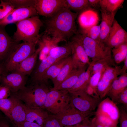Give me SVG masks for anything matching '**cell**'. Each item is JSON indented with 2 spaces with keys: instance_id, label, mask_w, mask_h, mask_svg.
I'll return each mask as SVG.
<instances>
[{
  "instance_id": "cell-1",
  "label": "cell",
  "mask_w": 127,
  "mask_h": 127,
  "mask_svg": "<svg viewBox=\"0 0 127 127\" xmlns=\"http://www.w3.org/2000/svg\"><path fill=\"white\" fill-rule=\"evenodd\" d=\"M78 14L66 5L45 21L44 33L59 42L68 41L77 32L75 21Z\"/></svg>"
},
{
  "instance_id": "cell-2",
  "label": "cell",
  "mask_w": 127,
  "mask_h": 127,
  "mask_svg": "<svg viewBox=\"0 0 127 127\" xmlns=\"http://www.w3.org/2000/svg\"><path fill=\"white\" fill-rule=\"evenodd\" d=\"M50 89L47 85L31 83L17 92L12 94L24 102L26 106L42 108Z\"/></svg>"
},
{
  "instance_id": "cell-3",
  "label": "cell",
  "mask_w": 127,
  "mask_h": 127,
  "mask_svg": "<svg viewBox=\"0 0 127 127\" xmlns=\"http://www.w3.org/2000/svg\"><path fill=\"white\" fill-rule=\"evenodd\" d=\"M43 25L38 15L18 21L16 23V29L13 39L17 42H26L39 37L40 30Z\"/></svg>"
},
{
  "instance_id": "cell-4",
  "label": "cell",
  "mask_w": 127,
  "mask_h": 127,
  "mask_svg": "<svg viewBox=\"0 0 127 127\" xmlns=\"http://www.w3.org/2000/svg\"><path fill=\"white\" fill-rule=\"evenodd\" d=\"M40 36L32 40L19 44L2 66L3 72L13 71L19 63L33 54L36 50V46Z\"/></svg>"
},
{
  "instance_id": "cell-5",
  "label": "cell",
  "mask_w": 127,
  "mask_h": 127,
  "mask_svg": "<svg viewBox=\"0 0 127 127\" xmlns=\"http://www.w3.org/2000/svg\"><path fill=\"white\" fill-rule=\"evenodd\" d=\"M74 36L81 44L88 56L91 59L92 62L113 58L112 49L105 44L98 43L80 32H77Z\"/></svg>"
},
{
  "instance_id": "cell-6",
  "label": "cell",
  "mask_w": 127,
  "mask_h": 127,
  "mask_svg": "<svg viewBox=\"0 0 127 127\" xmlns=\"http://www.w3.org/2000/svg\"><path fill=\"white\" fill-rule=\"evenodd\" d=\"M70 101V95L67 90L50 89L47 93L42 107L48 113L56 114L67 105Z\"/></svg>"
},
{
  "instance_id": "cell-7",
  "label": "cell",
  "mask_w": 127,
  "mask_h": 127,
  "mask_svg": "<svg viewBox=\"0 0 127 127\" xmlns=\"http://www.w3.org/2000/svg\"><path fill=\"white\" fill-rule=\"evenodd\" d=\"M68 91L70 95V103L76 109L82 112L93 111L101 101L100 99L90 96L84 90Z\"/></svg>"
},
{
  "instance_id": "cell-8",
  "label": "cell",
  "mask_w": 127,
  "mask_h": 127,
  "mask_svg": "<svg viewBox=\"0 0 127 127\" xmlns=\"http://www.w3.org/2000/svg\"><path fill=\"white\" fill-rule=\"evenodd\" d=\"M95 112L83 113L76 109L69 103L58 113L52 115L64 126L79 123L87 118L95 114Z\"/></svg>"
},
{
  "instance_id": "cell-9",
  "label": "cell",
  "mask_w": 127,
  "mask_h": 127,
  "mask_svg": "<svg viewBox=\"0 0 127 127\" xmlns=\"http://www.w3.org/2000/svg\"><path fill=\"white\" fill-rule=\"evenodd\" d=\"M121 68L120 66H110L102 74L97 88L101 99L106 96L113 81L121 74Z\"/></svg>"
},
{
  "instance_id": "cell-10",
  "label": "cell",
  "mask_w": 127,
  "mask_h": 127,
  "mask_svg": "<svg viewBox=\"0 0 127 127\" xmlns=\"http://www.w3.org/2000/svg\"><path fill=\"white\" fill-rule=\"evenodd\" d=\"M27 81L26 76L17 72H3L0 83L7 86L12 93H15L25 86Z\"/></svg>"
},
{
  "instance_id": "cell-11",
  "label": "cell",
  "mask_w": 127,
  "mask_h": 127,
  "mask_svg": "<svg viewBox=\"0 0 127 127\" xmlns=\"http://www.w3.org/2000/svg\"><path fill=\"white\" fill-rule=\"evenodd\" d=\"M65 6V0H36L35 7L38 14L49 18Z\"/></svg>"
},
{
  "instance_id": "cell-12",
  "label": "cell",
  "mask_w": 127,
  "mask_h": 127,
  "mask_svg": "<svg viewBox=\"0 0 127 127\" xmlns=\"http://www.w3.org/2000/svg\"><path fill=\"white\" fill-rule=\"evenodd\" d=\"M38 15L34 7L14 9L4 18L0 20V26H5L10 24L16 23Z\"/></svg>"
},
{
  "instance_id": "cell-13",
  "label": "cell",
  "mask_w": 127,
  "mask_h": 127,
  "mask_svg": "<svg viewBox=\"0 0 127 127\" xmlns=\"http://www.w3.org/2000/svg\"><path fill=\"white\" fill-rule=\"evenodd\" d=\"M19 44L0 26V65L2 66Z\"/></svg>"
},
{
  "instance_id": "cell-14",
  "label": "cell",
  "mask_w": 127,
  "mask_h": 127,
  "mask_svg": "<svg viewBox=\"0 0 127 127\" xmlns=\"http://www.w3.org/2000/svg\"><path fill=\"white\" fill-rule=\"evenodd\" d=\"M127 42V32L115 19L105 44L112 49Z\"/></svg>"
},
{
  "instance_id": "cell-15",
  "label": "cell",
  "mask_w": 127,
  "mask_h": 127,
  "mask_svg": "<svg viewBox=\"0 0 127 127\" xmlns=\"http://www.w3.org/2000/svg\"><path fill=\"white\" fill-rule=\"evenodd\" d=\"M95 114L103 115L117 125L119 117V109L117 105L109 97L101 101Z\"/></svg>"
},
{
  "instance_id": "cell-16",
  "label": "cell",
  "mask_w": 127,
  "mask_h": 127,
  "mask_svg": "<svg viewBox=\"0 0 127 127\" xmlns=\"http://www.w3.org/2000/svg\"><path fill=\"white\" fill-rule=\"evenodd\" d=\"M60 60L48 55L38 63H36L31 75V83L40 84L43 76L47 69L52 65Z\"/></svg>"
},
{
  "instance_id": "cell-17",
  "label": "cell",
  "mask_w": 127,
  "mask_h": 127,
  "mask_svg": "<svg viewBox=\"0 0 127 127\" xmlns=\"http://www.w3.org/2000/svg\"><path fill=\"white\" fill-rule=\"evenodd\" d=\"M100 10L102 20L100 25V39L101 42L105 44L111 28L116 12H110L101 9Z\"/></svg>"
},
{
  "instance_id": "cell-18",
  "label": "cell",
  "mask_w": 127,
  "mask_h": 127,
  "mask_svg": "<svg viewBox=\"0 0 127 127\" xmlns=\"http://www.w3.org/2000/svg\"><path fill=\"white\" fill-rule=\"evenodd\" d=\"M67 42L70 44L72 50L71 56L73 59L82 64H90L89 58L86 54L79 42L75 36L72 38L71 41Z\"/></svg>"
},
{
  "instance_id": "cell-19",
  "label": "cell",
  "mask_w": 127,
  "mask_h": 127,
  "mask_svg": "<svg viewBox=\"0 0 127 127\" xmlns=\"http://www.w3.org/2000/svg\"><path fill=\"white\" fill-rule=\"evenodd\" d=\"M24 105L25 121L36 123L43 126L44 120L49 116L48 113L41 107H30Z\"/></svg>"
},
{
  "instance_id": "cell-20",
  "label": "cell",
  "mask_w": 127,
  "mask_h": 127,
  "mask_svg": "<svg viewBox=\"0 0 127 127\" xmlns=\"http://www.w3.org/2000/svg\"><path fill=\"white\" fill-rule=\"evenodd\" d=\"M40 51L39 48L36 49L33 54L19 63L13 71L18 72L25 76L31 75L37 63L38 56Z\"/></svg>"
},
{
  "instance_id": "cell-21",
  "label": "cell",
  "mask_w": 127,
  "mask_h": 127,
  "mask_svg": "<svg viewBox=\"0 0 127 127\" xmlns=\"http://www.w3.org/2000/svg\"><path fill=\"white\" fill-rule=\"evenodd\" d=\"M87 65H81L75 67L66 78L54 89L67 90L71 88L75 84L79 75L87 69Z\"/></svg>"
},
{
  "instance_id": "cell-22",
  "label": "cell",
  "mask_w": 127,
  "mask_h": 127,
  "mask_svg": "<svg viewBox=\"0 0 127 127\" xmlns=\"http://www.w3.org/2000/svg\"><path fill=\"white\" fill-rule=\"evenodd\" d=\"M13 105L11 114L10 120L15 124L26 121V112L25 105L20 100L12 94Z\"/></svg>"
},
{
  "instance_id": "cell-23",
  "label": "cell",
  "mask_w": 127,
  "mask_h": 127,
  "mask_svg": "<svg viewBox=\"0 0 127 127\" xmlns=\"http://www.w3.org/2000/svg\"><path fill=\"white\" fill-rule=\"evenodd\" d=\"M127 88V73L121 74L113 82L106 96L112 101L120 93Z\"/></svg>"
},
{
  "instance_id": "cell-24",
  "label": "cell",
  "mask_w": 127,
  "mask_h": 127,
  "mask_svg": "<svg viewBox=\"0 0 127 127\" xmlns=\"http://www.w3.org/2000/svg\"><path fill=\"white\" fill-rule=\"evenodd\" d=\"M81 65H79L74 61L71 56L68 61L62 67L59 73L52 81L53 87L55 89L65 79L75 67Z\"/></svg>"
},
{
  "instance_id": "cell-25",
  "label": "cell",
  "mask_w": 127,
  "mask_h": 127,
  "mask_svg": "<svg viewBox=\"0 0 127 127\" xmlns=\"http://www.w3.org/2000/svg\"><path fill=\"white\" fill-rule=\"evenodd\" d=\"M92 66L91 62L86 70L79 75L74 86L71 88L67 90L68 91H73L84 90L89 83L91 76Z\"/></svg>"
},
{
  "instance_id": "cell-26",
  "label": "cell",
  "mask_w": 127,
  "mask_h": 127,
  "mask_svg": "<svg viewBox=\"0 0 127 127\" xmlns=\"http://www.w3.org/2000/svg\"><path fill=\"white\" fill-rule=\"evenodd\" d=\"M71 46L67 42L65 45L57 46L52 48L48 53V55L58 60H61L68 57L71 55Z\"/></svg>"
},
{
  "instance_id": "cell-27",
  "label": "cell",
  "mask_w": 127,
  "mask_h": 127,
  "mask_svg": "<svg viewBox=\"0 0 127 127\" xmlns=\"http://www.w3.org/2000/svg\"><path fill=\"white\" fill-rule=\"evenodd\" d=\"M91 62L92 64L91 75L97 72H101L103 74L109 67L117 65L113 58L104 59Z\"/></svg>"
},
{
  "instance_id": "cell-28",
  "label": "cell",
  "mask_w": 127,
  "mask_h": 127,
  "mask_svg": "<svg viewBox=\"0 0 127 127\" xmlns=\"http://www.w3.org/2000/svg\"><path fill=\"white\" fill-rule=\"evenodd\" d=\"M66 6L78 14L90 7L88 0H65Z\"/></svg>"
},
{
  "instance_id": "cell-29",
  "label": "cell",
  "mask_w": 127,
  "mask_h": 127,
  "mask_svg": "<svg viewBox=\"0 0 127 127\" xmlns=\"http://www.w3.org/2000/svg\"><path fill=\"white\" fill-rule=\"evenodd\" d=\"M111 53L112 58L115 64L120 63L124 60L127 56V42L121 44L112 49Z\"/></svg>"
},
{
  "instance_id": "cell-30",
  "label": "cell",
  "mask_w": 127,
  "mask_h": 127,
  "mask_svg": "<svg viewBox=\"0 0 127 127\" xmlns=\"http://www.w3.org/2000/svg\"><path fill=\"white\" fill-rule=\"evenodd\" d=\"M100 25H94L83 28L80 32L97 43L105 44L101 42L100 39Z\"/></svg>"
},
{
  "instance_id": "cell-31",
  "label": "cell",
  "mask_w": 127,
  "mask_h": 127,
  "mask_svg": "<svg viewBox=\"0 0 127 127\" xmlns=\"http://www.w3.org/2000/svg\"><path fill=\"white\" fill-rule=\"evenodd\" d=\"M124 0H100L99 5L101 9L110 12H116L122 5Z\"/></svg>"
},
{
  "instance_id": "cell-32",
  "label": "cell",
  "mask_w": 127,
  "mask_h": 127,
  "mask_svg": "<svg viewBox=\"0 0 127 127\" xmlns=\"http://www.w3.org/2000/svg\"><path fill=\"white\" fill-rule=\"evenodd\" d=\"M13 105V101L11 94L8 98L0 99V110L10 120Z\"/></svg>"
},
{
  "instance_id": "cell-33",
  "label": "cell",
  "mask_w": 127,
  "mask_h": 127,
  "mask_svg": "<svg viewBox=\"0 0 127 127\" xmlns=\"http://www.w3.org/2000/svg\"><path fill=\"white\" fill-rule=\"evenodd\" d=\"M5 1L10 3L14 8L34 7L36 0H7Z\"/></svg>"
},
{
  "instance_id": "cell-34",
  "label": "cell",
  "mask_w": 127,
  "mask_h": 127,
  "mask_svg": "<svg viewBox=\"0 0 127 127\" xmlns=\"http://www.w3.org/2000/svg\"><path fill=\"white\" fill-rule=\"evenodd\" d=\"M62 60L55 62L47 69L43 76L40 84L47 85L48 80L50 79L54 71L60 64Z\"/></svg>"
},
{
  "instance_id": "cell-35",
  "label": "cell",
  "mask_w": 127,
  "mask_h": 127,
  "mask_svg": "<svg viewBox=\"0 0 127 127\" xmlns=\"http://www.w3.org/2000/svg\"><path fill=\"white\" fill-rule=\"evenodd\" d=\"M14 8L9 2L1 0L0 3V20L4 18L12 11Z\"/></svg>"
},
{
  "instance_id": "cell-36",
  "label": "cell",
  "mask_w": 127,
  "mask_h": 127,
  "mask_svg": "<svg viewBox=\"0 0 127 127\" xmlns=\"http://www.w3.org/2000/svg\"><path fill=\"white\" fill-rule=\"evenodd\" d=\"M112 101L116 105L122 104L127 109V88L118 94Z\"/></svg>"
},
{
  "instance_id": "cell-37",
  "label": "cell",
  "mask_w": 127,
  "mask_h": 127,
  "mask_svg": "<svg viewBox=\"0 0 127 127\" xmlns=\"http://www.w3.org/2000/svg\"><path fill=\"white\" fill-rule=\"evenodd\" d=\"M44 127H64L61 123L52 115L49 114L44 120Z\"/></svg>"
},
{
  "instance_id": "cell-38",
  "label": "cell",
  "mask_w": 127,
  "mask_h": 127,
  "mask_svg": "<svg viewBox=\"0 0 127 127\" xmlns=\"http://www.w3.org/2000/svg\"><path fill=\"white\" fill-rule=\"evenodd\" d=\"M119 127H127V109L123 106H121L119 108Z\"/></svg>"
},
{
  "instance_id": "cell-39",
  "label": "cell",
  "mask_w": 127,
  "mask_h": 127,
  "mask_svg": "<svg viewBox=\"0 0 127 127\" xmlns=\"http://www.w3.org/2000/svg\"><path fill=\"white\" fill-rule=\"evenodd\" d=\"M102 74L101 72H97L92 74L90 79L89 84L97 89V86Z\"/></svg>"
},
{
  "instance_id": "cell-40",
  "label": "cell",
  "mask_w": 127,
  "mask_h": 127,
  "mask_svg": "<svg viewBox=\"0 0 127 127\" xmlns=\"http://www.w3.org/2000/svg\"><path fill=\"white\" fill-rule=\"evenodd\" d=\"M71 56L62 59L60 63L54 71L50 78L52 82L56 78L62 67L68 61L70 58Z\"/></svg>"
},
{
  "instance_id": "cell-41",
  "label": "cell",
  "mask_w": 127,
  "mask_h": 127,
  "mask_svg": "<svg viewBox=\"0 0 127 127\" xmlns=\"http://www.w3.org/2000/svg\"><path fill=\"white\" fill-rule=\"evenodd\" d=\"M11 93L7 87L1 83L0 84V99L9 98Z\"/></svg>"
},
{
  "instance_id": "cell-42",
  "label": "cell",
  "mask_w": 127,
  "mask_h": 127,
  "mask_svg": "<svg viewBox=\"0 0 127 127\" xmlns=\"http://www.w3.org/2000/svg\"><path fill=\"white\" fill-rule=\"evenodd\" d=\"M84 90L87 95L92 98L96 99H100L98 94L97 89L93 88L89 84Z\"/></svg>"
},
{
  "instance_id": "cell-43",
  "label": "cell",
  "mask_w": 127,
  "mask_h": 127,
  "mask_svg": "<svg viewBox=\"0 0 127 127\" xmlns=\"http://www.w3.org/2000/svg\"><path fill=\"white\" fill-rule=\"evenodd\" d=\"M89 117L86 118L80 123L75 125L66 126L64 127H94L91 120Z\"/></svg>"
},
{
  "instance_id": "cell-44",
  "label": "cell",
  "mask_w": 127,
  "mask_h": 127,
  "mask_svg": "<svg viewBox=\"0 0 127 127\" xmlns=\"http://www.w3.org/2000/svg\"><path fill=\"white\" fill-rule=\"evenodd\" d=\"M15 125L19 127H44L36 123L26 121Z\"/></svg>"
},
{
  "instance_id": "cell-45",
  "label": "cell",
  "mask_w": 127,
  "mask_h": 127,
  "mask_svg": "<svg viewBox=\"0 0 127 127\" xmlns=\"http://www.w3.org/2000/svg\"><path fill=\"white\" fill-rule=\"evenodd\" d=\"M100 0H88L90 6L95 8L99 5ZM100 7V6H99Z\"/></svg>"
},
{
  "instance_id": "cell-46",
  "label": "cell",
  "mask_w": 127,
  "mask_h": 127,
  "mask_svg": "<svg viewBox=\"0 0 127 127\" xmlns=\"http://www.w3.org/2000/svg\"><path fill=\"white\" fill-rule=\"evenodd\" d=\"M124 61V65L123 67L121 68V74L126 72L127 70V56L126 57Z\"/></svg>"
},
{
  "instance_id": "cell-47",
  "label": "cell",
  "mask_w": 127,
  "mask_h": 127,
  "mask_svg": "<svg viewBox=\"0 0 127 127\" xmlns=\"http://www.w3.org/2000/svg\"><path fill=\"white\" fill-rule=\"evenodd\" d=\"M0 127H10L7 122L4 119L0 120Z\"/></svg>"
},
{
  "instance_id": "cell-48",
  "label": "cell",
  "mask_w": 127,
  "mask_h": 127,
  "mask_svg": "<svg viewBox=\"0 0 127 127\" xmlns=\"http://www.w3.org/2000/svg\"><path fill=\"white\" fill-rule=\"evenodd\" d=\"M94 127H111L109 126H105L100 124L96 122L93 118L91 119Z\"/></svg>"
},
{
  "instance_id": "cell-49",
  "label": "cell",
  "mask_w": 127,
  "mask_h": 127,
  "mask_svg": "<svg viewBox=\"0 0 127 127\" xmlns=\"http://www.w3.org/2000/svg\"><path fill=\"white\" fill-rule=\"evenodd\" d=\"M3 69L2 66L0 65V81L1 75L2 74L3 72Z\"/></svg>"
},
{
  "instance_id": "cell-50",
  "label": "cell",
  "mask_w": 127,
  "mask_h": 127,
  "mask_svg": "<svg viewBox=\"0 0 127 127\" xmlns=\"http://www.w3.org/2000/svg\"><path fill=\"white\" fill-rule=\"evenodd\" d=\"M14 127H18L17 126H16V125H15L14 124Z\"/></svg>"
}]
</instances>
